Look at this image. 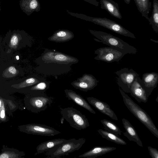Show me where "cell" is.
I'll return each mask as SVG.
<instances>
[{
	"instance_id": "1",
	"label": "cell",
	"mask_w": 158,
	"mask_h": 158,
	"mask_svg": "<svg viewBox=\"0 0 158 158\" xmlns=\"http://www.w3.org/2000/svg\"><path fill=\"white\" fill-rule=\"evenodd\" d=\"M36 71L46 75L58 76L68 73L71 66L78 62L74 57L54 50L45 48L35 60Z\"/></svg>"
},
{
	"instance_id": "2",
	"label": "cell",
	"mask_w": 158,
	"mask_h": 158,
	"mask_svg": "<svg viewBox=\"0 0 158 158\" xmlns=\"http://www.w3.org/2000/svg\"><path fill=\"white\" fill-rule=\"evenodd\" d=\"M119 90L124 104L128 109L153 135L158 138V129L149 115L122 89L119 88Z\"/></svg>"
},
{
	"instance_id": "3",
	"label": "cell",
	"mask_w": 158,
	"mask_h": 158,
	"mask_svg": "<svg viewBox=\"0 0 158 158\" xmlns=\"http://www.w3.org/2000/svg\"><path fill=\"white\" fill-rule=\"evenodd\" d=\"M66 10L68 14L71 16L91 22L120 35L132 38H136L133 33L125 28L120 24L110 19L106 18L92 17L81 14L72 12L67 10Z\"/></svg>"
},
{
	"instance_id": "4",
	"label": "cell",
	"mask_w": 158,
	"mask_h": 158,
	"mask_svg": "<svg viewBox=\"0 0 158 158\" xmlns=\"http://www.w3.org/2000/svg\"><path fill=\"white\" fill-rule=\"evenodd\" d=\"M89 31L91 34L101 40L102 44L109 46L125 54H135L137 52L136 48L111 34L101 31L91 29Z\"/></svg>"
},
{
	"instance_id": "5",
	"label": "cell",
	"mask_w": 158,
	"mask_h": 158,
	"mask_svg": "<svg viewBox=\"0 0 158 158\" xmlns=\"http://www.w3.org/2000/svg\"><path fill=\"white\" fill-rule=\"evenodd\" d=\"M53 99V98L48 96L45 92H33L28 93L25 101L29 110L38 113L46 110L52 103Z\"/></svg>"
},
{
	"instance_id": "6",
	"label": "cell",
	"mask_w": 158,
	"mask_h": 158,
	"mask_svg": "<svg viewBox=\"0 0 158 158\" xmlns=\"http://www.w3.org/2000/svg\"><path fill=\"white\" fill-rule=\"evenodd\" d=\"M83 138L78 139L72 138L64 142L49 150L46 154L49 157L58 158L61 156H68L69 153L79 150L85 142Z\"/></svg>"
},
{
	"instance_id": "7",
	"label": "cell",
	"mask_w": 158,
	"mask_h": 158,
	"mask_svg": "<svg viewBox=\"0 0 158 158\" xmlns=\"http://www.w3.org/2000/svg\"><path fill=\"white\" fill-rule=\"evenodd\" d=\"M61 121L65 120L70 126L77 130L84 129L89 126L88 119L80 111L73 107H68L61 109Z\"/></svg>"
},
{
	"instance_id": "8",
	"label": "cell",
	"mask_w": 158,
	"mask_h": 158,
	"mask_svg": "<svg viewBox=\"0 0 158 158\" xmlns=\"http://www.w3.org/2000/svg\"><path fill=\"white\" fill-rule=\"evenodd\" d=\"M118 77L117 83L125 93L130 92V87L139 74L132 69L124 68L115 73Z\"/></svg>"
},
{
	"instance_id": "9",
	"label": "cell",
	"mask_w": 158,
	"mask_h": 158,
	"mask_svg": "<svg viewBox=\"0 0 158 158\" xmlns=\"http://www.w3.org/2000/svg\"><path fill=\"white\" fill-rule=\"evenodd\" d=\"M97 54L94 59L108 63L118 62L125 55L123 53L110 47L100 48L94 51Z\"/></svg>"
},
{
	"instance_id": "10",
	"label": "cell",
	"mask_w": 158,
	"mask_h": 158,
	"mask_svg": "<svg viewBox=\"0 0 158 158\" xmlns=\"http://www.w3.org/2000/svg\"><path fill=\"white\" fill-rule=\"evenodd\" d=\"M23 131L29 134L44 136H53L60 133L54 128L44 125L31 123L23 126Z\"/></svg>"
},
{
	"instance_id": "11",
	"label": "cell",
	"mask_w": 158,
	"mask_h": 158,
	"mask_svg": "<svg viewBox=\"0 0 158 158\" xmlns=\"http://www.w3.org/2000/svg\"><path fill=\"white\" fill-rule=\"evenodd\" d=\"M99 81L93 75L85 74L71 83L75 88L85 92L93 89L98 85Z\"/></svg>"
},
{
	"instance_id": "12",
	"label": "cell",
	"mask_w": 158,
	"mask_h": 158,
	"mask_svg": "<svg viewBox=\"0 0 158 158\" xmlns=\"http://www.w3.org/2000/svg\"><path fill=\"white\" fill-rule=\"evenodd\" d=\"M158 83V73L152 72L143 74L142 78L140 79V83L145 90L148 98L156 88Z\"/></svg>"
},
{
	"instance_id": "13",
	"label": "cell",
	"mask_w": 158,
	"mask_h": 158,
	"mask_svg": "<svg viewBox=\"0 0 158 158\" xmlns=\"http://www.w3.org/2000/svg\"><path fill=\"white\" fill-rule=\"evenodd\" d=\"M86 99L89 104L100 112L113 120H118L115 114L107 103L93 97H88Z\"/></svg>"
},
{
	"instance_id": "14",
	"label": "cell",
	"mask_w": 158,
	"mask_h": 158,
	"mask_svg": "<svg viewBox=\"0 0 158 158\" xmlns=\"http://www.w3.org/2000/svg\"><path fill=\"white\" fill-rule=\"evenodd\" d=\"M141 78L139 76L134 81L130 87V94L139 102H146L148 98L146 91L140 83Z\"/></svg>"
},
{
	"instance_id": "15",
	"label": "cell",
	"mask_w": 158,
	"mask_h": 158,
	"mask_svg": "<svg viewBox=\"0 0 158 158\" xmlns=\"http://www.w3.org/2000/svg\"><path fill=\"white\" fill-rule=\"evenodd\" d=\"M64 92L66 97L69 100L73 101L75 103L85 109L92 114H96V112L88 102L80 95L71 89H65Z\"/></svg>"
},
{
	"instance_id": "16",
	"label": "cell",
	"mask_w": 158,
	"mask_h": 158,
	"mask_svg": "<svg viewBox=\"0 0 158 158\" xmlns=\"http://www.w3.org/2000/svg\"><path fill=\"white\" fill-rule=\"evenodd\" d=\"M122 123L126 131L123 135L130 141L136 142L141 147H143V143L137 134L136 130L130 123L127 119L123 118Z\"/></svg>"
},
{
	"instance_id": "17",
	"label": "cell",
	"mask_w": 158,
	"mask_h": 158,
	"mask_svg": "<svg viewBox=\"0 0 158 158\" xmlns=\"http://www.w3.org/2000/svg\"><path fill=\"white\" fill-rule=\"evenodd\" d=\"M100 3L102 9L105 10L115 18L122 19L118 4L113 0H100Z\"/></svg>"
},
{
	"instance_id": "18",
	"label": "cell",
	"mask_w": 158,
	"mask_h": 158,
	"mask_svg": "<svg viewBox=\"0 0 158 158\" xmlns=\"http://www.w3.org/2000/svg\"><path fill=\"white\" fill-rule=\"evenodd\" d=\"M116 149V147H114L95 146L82 154L79 155L78 157L95 158L112 151Z\"/></svg>"
},
{
	"instance_id": "19",
	"label": "cell",
	"mask_w": 158,
	"mask_h": 158,
	"mask_svg": "<svg viewBox=\"0 0 158 158\" xmlns=\"http://www.w3.org/2000/svg\"><path fill=\"white\" fill-rule=\"evenodd\" d=\"M74 37V35L71 31L66 29H60L54 32L48 38L50 41L56 42H64L68 41Z\"/></svg>"
},
{
	"instance_id": "20",
	"label": "cell",
	"mask_w": 158,
	"mask_h": 158,
	"mask_svg": "<svg viewBox=\"0 0 158 158\" xmlns=\"http://www.w3.org/2000/svg\"><path fill=\"white\" fill-rule=\"evenodd\" d=\"M66 139L63 138L55 139L49 140L39 144L36 147L38 154L47 152L54 147L64 142Z\"/></svg>"
},
{
	"instance_id": "21",
	"label": "cell",
	"mask_w": 158,
	"mask_h": 158,
	"mask_svg": "<svg viewBox=\"0 0 158 158\" xmlns=\"http://www.w3.org/2000/svg\"><path fill=\"white\" fill-rule=\"evenodd\" d=\"M152 15L148 21L153 31L158 33V1L153 0Z\"/></svg>"
},
{
	"instance_id": "22",
	"label": "cell",
	"mask_w": 158,
	"mask_h": 158,
	"mask_svg": "<svg viewBox=\"0 0 158 158\" xmlns=\"http://www.w3.org/2000/svg\"><path fill=\"white\" fill-rule=\"evenodd\" d=\"M97 131L103 138L107 140L119 144H127V143L124 140L114 133L102 129H98Z\"/></svg>"
},
{
	"instance_id": "23",
	"label": "cell",
	"mask_w": 158,
	"mask_h": 158,
	"mask_svg": "<svg viewBox=\"0 0 158 158\" xmlns=\"http://www.w3.org/2000/svg\"><path fill=\"white\" fill-rule=\"evenodd\" d=\"M151 7V2L150 0H139L137 9L142 15L148 20Z\"/></svg>"
},
{
	"instance_id": "24",
	"label": "cell",
	"mask_w": 158,
	"mask_h": 158,
	"mask_svg": "<svg viewBox=\"0 0 158 158\" xmlns=\"http://www.w3.org/2000/svg\"><path fill=\"white\" fill-rule=\"evenodd\" d=\"M101 122L106 130L118 135H121L122 131L120 128L112 122L106 119L101 120Z\"/></svg>"
},
{
	"instance_id": "25",
	"label": "cell",
	"mask_w": 158,
	"mask_h": 158,
	"mask_svg": "<svg viewBox=\"0 0 158 158\" xmlns=\"http://www.w3.org/2000/svg\"><path fill=\"white\" fill-rule=\"evenodd\" d=\"M49 83L46 80L41 81L31 87L28 92H45L49 88Z\"/></svg>"
},
{
	"instance_id": "26",
	"label": "cell",
	"mask_w": 158,
	"mask_h": 158,
	"mask_svg": "<svg viewBox=\"0 0 158 158\" xmlns=\"http://www.w3.org/2000/svg\"><path fill=\"white\" fill-rule=\"evenodd\" d=\"M28 8L30 13L34 11L38 12L40 10V4L38 0H28Z\"/></svg>"
},
{
	"instance_id": "27",
	"label": "cell",
	"mask_w": 158,
	"mask_h": 158,
	"mask_svg": "<svg viewBox=\"0 0 158 158\" xmlns=\"http://www.w3.org/2000/svg\"><path fill=\"white\" fill-rule=\"evenodd\" d=\"M18 156L14 152L5 151L0 154V158H17Z\"/></svg>"
},
{
	"instance_id": "28",
	"label": "cell",
	"mask_w": 158,
	"mask_h": 158,
	"mask_svg": "<svg viewBox=\"0 0 158 158\" xmlns=\"http://www.w3.org/2000/svg\"><path fill=\"white\" fill-rule=\"evenodd\" d=\"M149 154L152 158H158V150L151 146L148 147Z\"/></svg>"
},
{
	"instance_id": "29",
	"label": "cell",
	"mask_w": 158,
	"mask_h": 158,
	"mask_svg": "<svg viewBox=\"0 0 158 158\" xmlns=\"http://www.w3.org/2000/svg\"><path fill=\"white\" fill-rule=\"evenodd\" d=\"M5 108L4 102H2V104L0 107V119L4 121L6 118Z\"/></svg>"
},
{
	"instance_id": "30",
	"label": "cell",
	"mask_w": 158,
	"mask_h": 158,
	"mask_svg": "<svg viewBox=\"0 0 158 158\" xmlns=\"http://www.w3.org/2000/svg\"><path fill=\"white\" fill-rule=\"evenodd\" d=\"M96 6H98L99 5V2L96 0H83Z\"/></svg>"
},
{
	"instance_id": "31",
	"label": "cell",
	"mask_w": 158,
	"mask_h": 158,
	"mask_svg": "<svg viewBox=\"0 0 158 158\" xmlns=\"http://www.w3.org/2000/svg\"><path fill=\"white\" fill-rule=\"evenodd\" d=\"M18 41V37L16 35H14L12 37L10 40V43L12 45H15L17 44Z\"/></svg>"
},
{
	"instance_id": "32",
	"label": "cell",
	"mask_w": 158,
	"mask_h": 158,
	"mask_svg": "<svg viewBox=\"0 0 158 158\" xmlns=\"http://www.w3.org/2000/svg\"><path fill=\"white\" fill-rule=\"evenodd\" d=\"M8 70L10 72V73H12L13 74H15L16 73V69H15V68H14L13 67H12V66L10 67L9 68Z\"/></svg>"
},
{
	"instance_id": "33",
	"label": "cell",
	"mask_w": 158,
	"mask_h": 158,
	"mask_svg": "<svg viewBox=\"0 0 158 158\" xmlns=\"http://www.w3.org/2000/svg\"><path fill=\"white\" fill-rule=\"evenodd\" d=\"M134 1L137 7L138 6L139 0H134Z\"/></svg>"
},
{
	"instance_id": "34",
	"label": "cell",
	"mask_w": 158,
	"mask_h": 158,
	"mask_svg": "<svg viewBox=\"0 0 158 158\" xmlns=\"http://www.w3.org/2000/svg\"><path fill=\"white\" fill-rule=\"evenodd\" d=\"M124 2L127 4H129L131 0H124Z\"/></svg>"
},
{
	"instance_id": "35",
	"label": "cell",
	"mask_w": 158,
	"mask_h": 158,
	"mask_svg": "<svg viewBox=\"0 0 158 158\" xmlns=\"http://www.w3.org/2000/svg\"><path fill=\"white\" fill-rule=\"evenodd\" d=\"M94 39L96 41H97V42H99V43H102V41L100 40H99V39H96V38H94Z\"/></svg>"
},
{
	"instance_id": "36",
	"label": "cell",
	"mask_w": 158,
	"mask_h": 158,
	"mask_svg": "<svg viewBox=\"0 0 158 158\" xmlns=\"http://www.w3.org/2000/svg\"><path fill=\"white\" fill-rule=\"evenodd\" d=\"M150 40H151L153 42H155V43H158V41L157 40H154L152 39H150Z\"/></svg>"
},
{
	"instance_id": "37",
	"label": "cell",
	"mask_w": 158,
	"mask_h": 158,
	"mask_svg": "<svg viewBox=\"0 0 158 158\" xmlns=\"http://www.w3.org/2000/svg\"><path fill=\"white\" fill-rule=\"evenodd\" d=\"M2 101L0 99V107L1 106L2 104Z\"/></svg>"
},
{
	"instance_id": "38",
	"label": "cell",
	"mask_w": 158,
	"mask_h": 158,
	"mask_svg": "<svg viewBox=\"0 0 158 158\" xmlns=\"http://www.w3.org/2000/svg\"><path fill=\"white\" fill-rule=\"evenodd\" d=\"M16 58L17 59V60H19V56H16Z\"/></svg>"
}]
</instances>
